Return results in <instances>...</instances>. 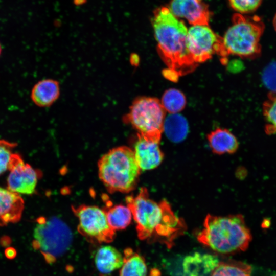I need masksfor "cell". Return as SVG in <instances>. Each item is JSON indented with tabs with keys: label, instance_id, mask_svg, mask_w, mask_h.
<instances>
[{
	"label": "cell",
	"instance_id": "obj_1",
	"mask_svg": "<svg viewBox=\"0 0 276 276\" xmlns=\"http://www.w3.org/2000/svg\"><path fill=\"white\" fill-rule=\"evenodd\" d=\"M126 201L141 240L158 242L170 248L187 229L184 220L175 215L170 204L166 200L157 202L150 199L145 187L136 196H127Z\"/></svg>",
	"mask_w": 276,
	"mask_h": 276
},
{
	"label": "cell",
	"instance_id": "obj_2",
	"mask_svg": "<svg viewBox=\"0 0 276 276\" xmlns=\"http://www.w3.org/2000/svg\"><path fill=\"white\" fill-rule=\"evenodd\" d=\"M151 24L159 56L168 70L178 77L193 72L197 66L188 49V29L168 7L156 9Z\"/></svg>",
	"mask_w": 276,
	"mask_h": 276
},
{
	"label": "cell",
	"instance_id": "obj_3",
	"mask_svg": "<svg viewBox=\"0 0 276 276\" xmlns=\"http://www.w3.org/2000/svg\"><path fill=\"white\" fill-rule=\"evenodd\" d=\"M197 239L216 252L232 254L246 250L252 236L241 214L226 216L208 214Z\"/></svg>",
	"mask_w": 276,
	"mask_h": 276
},
{
	"label": "cell",
	"instance_id": "obj_4",
	"mask_svg": "<svg viewBox=\"0 0 276 276\" xmlns=\"http://www.w3.org/2000/svg\"><path fill=\"white\" fill-rule=\"evenodd\" d=\"M99 177L110 193H129L136 187L141 169L132 149L120 146L110 150L99 159Z\"/></svg>",
	"mask_w": 276,
	"mask_h": 276
},
{
	"label": "cell",
	"instance_id": "obj_5",
	"mask_svg": "<svg viewBox=\"0 0 276 276\" xmlns=\"http://www.w3.org/2000/svg\"><path fill=\"white\" fill-rule=\"evenodd\" d=\"M232 25L222 37L226 56L236 55L242 58L254 59L260 55V38L265 25L258 16L233 15Z\"/></svg>",
	"mask_w": 276,
	"mask_h": 276
},
{
	"label": "cell",
	"instance_id": "obj_6",
	"mask_svg": "<svg viewBox=\"0 0 276 276\" xmlns=\"http://www.w3.org/2000/svg\"><path fill=\"white\" fill-rule=\"evenodd\" d=\"M32 246L48 264L54 263L70 247L73 236L68 226L57 217H40L33 234Z\"/></svg>",
	"mask_w": 276,
	"mask_h": 276
},
{
	"label": "cell",
	"instance_id": "obj_7",
	"mask_svg": "<svg viewBox=\"0 0 276 276\" xmlns=\"http://www.w3.org/2000/svg\"><path fill=\"white\" fill-rule=\"evenodd\" d=\"M165 115L166 110L157 98L141 97L133 101L124 121L146 140L159 143Z\"/></svg>",
	"mask_w": 276,
	"mask_h": 276
},
{
	"label": "cell",
	"instance_id": "obj_8",
	"mask_svg": "<svg viewBox=\"0 0 276 276\" xmlns=\"http://www.w3.org/2000/svg\"><path fill=\"white\" fill-rule=\"evenodd\" d=\"M72 210L78 219V232L88 241L98 243L113 241L115 231L108 224L104 210L85 204L72 206Z\"/></svg>",
	"mask_w": 276,
	"mask_h": 276
},
{
	"label": "cell",
	"instance_id": "obj_9",
	"mask_svg": "<svg viewBox=\"0 0 276 276\" xmlns=\"http://www.w3.org/2000/svg\"><path fill=\"white\" fill-rule=\"evenodd\" d=\"M188 42L189 52L197 64L211 59L215 53L224 62L226 60L222 37L207 25L191 26L188 30Z\"/></svg>",
	"mask_w": 276,
	"mask_h": 276
},
{
	"label": "cell",
	"instance_id": "obj_10",
	"mask_svg": "<svg viewBox=\"0 0 276 276\" xmlns=\"http://www.w3.org/2000/svg\"><path fill=\"white\" fill-rule=\"evenodd\" d=\"M8 189L18 194H32L40 172L26 163L17 153H14L9 169Z\"/></svg>",
	"mask_w": 276,
	"mask_h": 276
},
{
	"label": "cell",
	"instance_id": "obj_11",
	"mask_svg": "<svg viewBox=\"0 0 276 276\" xmlns=\"http://www.w3.org/2000/svg\"><path fill=\"white\" fill-rule=\"evenodd\" d=\"M169 9L177 18H183L190 24L207 25L211 13L203 0H172Z\"/></svg>",
	"mask_w": 276,
	"mask_h": 276
},
{
	"label": "cell",
	"instance_id": "obj_12",
	"mask_svg": "<svg viewBox=\"0 0 276 276\" xmlns=\"http://www.w3.org/2000/svg\"><path fill=\"white\" fill-rule=\"evenodd\" d=\"M159 143L146 140L137 133L133 150L136 162L141 170L156 168L162 162L164 154Z\"/></svg>",
	"mask_w": 276,
	"mask_h": 276
},
{
	"label": "cell",
	"instance_id": "obj_13",
	"mask_svg": "<svg viewBox=\"0 0 276 276\" xmlns=\"http://www.w3.org/2000/svg\"><path fill=\"white\" fill-rule=\"evenodd\" d=\"M24 209L19 194L0 187V227L18 222Z\"/></svg>",
	"mask_w": 276,
	"mask_h": 276
},
{
	"label": "cell",
	"instance_id": "obj_14",
	"mask_svg": "<svg viewBox=\"0 0 276 276\" xmlns=\"http://www.w3.org/2000/svg\"><path fill=\"white\" fill-rule=\"evenodd\" d=\"M219 263L216 257L195 252L185 257L182 263L183 276H206Z\"/></svg>",
	"mask_w": 276,
	"mask_h": 276
},
{
	"label": "cell",
	"instance_id": "obj_15",
	"mask_svg": "<svg viewBox=\"0 0 276 276\" xmlns=\"http://www.w3.org/2000/svg\"><path fill=\"white\" fill-rule=\"evenodd\" d=\"M60 95L59 83L53 79H43L34 85L31 93L33 102L40 107L53 104Z\"/></svg>",
	"mask_w": 276,
	"mask_h": 276
},
{
	"label": "cell",
	"instance_id": "obj_16",
	"mask_svg": "<svg viewBox=\"0 0 276 276\" xmlns=\"http://www.w3.org/2000/svg\"><path fill=\"white\" fill-rule=\"evenodd\" d=\"M123 261V256L110 245H103L99 247L94 257L95 266L103 274L110 273L121 268Z\"/></svg>",
	"mask_w": 276,
	"mask_h": 276
},
{
	"label": "cell",
	"instance_id": "obj_17",
	"mask_svg": "<svg viewBox=\"0 0 276 276\" xmlns=\"http://www.w3.org/2000/svg\"><path fill=\"white\" fill-rule=\"evenodd\" d=\"M207 139L213 152L217 154L234 153L239 147L235 136L226 129L217 128L208 135Z\"/></svg>",
	"mask_w": 276,
	"mask_h": 276
},
{
	"label": "cell",
	"instance_id": "obj_18",
	"mask_svg": "<svg viewBox=\"0 0 276 276\" xmlns=\"http://www.w3.org/2000/svg\"><path fill=\"white\" fill-rule=\"evenodd\" d=\"M123 264L120 276H147V267L144 258L130 248L124 251Z\"/></svg>",
	"mask_w": 276,
	"mask_h": 276
},
{
	"label": "cell",
	"instance_id": "obj_19",
	"mask_svg": "<svg viewBox=\"0 0 276 276\" xmlns=\"http://www.w3.org/2000/svg\"><path fill=\"white\" fill-rule=\"evenodd\" d=\"M164 131L171 141L180 142L188 134V122L185 117L179 114L171 113L165 118Z\"/></svg>",
	"mask_w": 276,
	"mask_h": 276
},
{
	"label": "cell",
	"instance_id": "obj_20",
	"mask_svg": "<svg viewBox=\"0 0 276 276\" xmlns=\"http://www.w3.org/2000/svg\"><path fill=\"white\" fill-rule=\"evenodd\" d=\"M104 211L108 224L115 231L125 228L132 219V213L127 206L118 204Z\"/></svg>",
	"mask_w": 276,
	"mask_h": 276
},
{
	"label": "cell",
	"instance_id": "obj_21",
	"mask_svg": "<svg viewBox=\"0 0 276 276\" xmlns=\"http://www.w3.org/2000/svg\"><path fill=\"white\" fill-rule=\"evenodd\" d=\"M251 266L244 262L235 260L218 264L210 276H251Z\"/></svg>",
	"mask_w": 276,
	"mask_h": 276
},
{
	"label": "cell",
	"instance_id": "obj_22",
	"mask_svg": "<svg viewBox=\"0 0 276 276\" xmlns=\"http://www.w3.org/2000/svg\"><path fill=\"white\" fill-rule=\"evenodd\" d=\"M160 102L166 111L171 114L177 113L185 108L186 99L180 90L170 88L165 91Z\"/></svg>",
	"mask_w": 276,
	"mask_h": 276
},
{
	"label": "cell",
	"instance_id": "obj_23",
	"mask_svg": "<svg viewBox=\"0 0 276 276\" xmlns=\"http://www.w3.org/2000/svg\"><path fill=\"white\" fill-rule=\"evenodd\" d=\"M266 121L265 131L269 134L276 133V92H269L262 106Z\"/></svg>",
	"mask_w": 276,
	"mask_h": 276
},
{
	"label": "cell",
	"instance_id": "obj_24",
	"mask_svg": "<svg viewBox=\"0 0 276 276\" xmlns=\"http://www.w3.org/2000/svg\"><path fill=\"white\" fill-rule=\"evenodd\" d=\"M16 145L15 143L0 140V175L9 170Z\"/></svg>",
	"mask_w": 276,
	"mask_h": 276
},
{
	"label": "cell",
	"instance_id": "obj_25",
	"mask_svg": "<svg viewBox=\"0 0 276 276\" xmlns=\"http://www.w3.org/2000/svg\"><path fill=\"white\" fill-rule=\"evenodd\" d=\"M231 7L238 13L247 14L255 12L262 0H228Z\"/></svg>",
	"mask_w": 276,
	"mask_h": 276
},
{
	"label": "cell",
	"instance_id": "obj_26",
	"mask_svg": "<svg viewBox=\"0 0 276 276\" xmlns=\"http://www.w3.org/2000/svg\"><path fill=\"white\" fill-rule=\"evenodd\" d=\"M262 80L270 92H276V62L269 63L263 70Z\"/></svg>",
	"mask_w": 276,
	"mask_h": 276
},
{
	"label": "cell",
	"instance_id": "obj_27",
	"mask_svg": "<svg viewBox=\"0 0 276 276\" xmlns=\"http://www.w3.org/2000/svg\"><path fill=\"white\" fill-rule=\"evenodd\" d=\"M86 0H74V4L76 5H80L84 4Z\"/></svg>",
	"mask_w": 276,
	"mask_h": 276
},
{
	"label": "cell",
	"instance_id": "obj_28",
	"mask_svg": "<svg viewBox=\"0 0 276 276\" xmlns=\"http://www.w3.org/2000/svg\"><path fill=\"white\" fill-rule=\"evenodd\" d=\"M272 24H273V28L275 31H276V13L273 17Z\"/></svg>",
	"mask_w": 276,
	"mask_h": 276
},
{
	"label": "cell",
	"instance_id": "obj_29",
	"mask_svg": "<svg viewBox=\"0 0 276 276\" xmlns=\"http://www.w3.org/2000/svg\"><path fill=\"white\" fill-rule=\"evenodd\" d=\"M1 53H2V46H1V45L0 44V56L1 55Z\"/></svg>",
	"mask_w": 276,
	"mask_h": 276
},
{
	"label": "cell",
	"instance_id": "obj_30",
	"mask_svg": "<svg viewBox=\"0 0 276 276\" xmlns=\"http://www.w3.org/2000/svg\"><path fill=\"white\" fill-rule=\"evenodd\" d=\"M276 276V275H275Z\"/></svg>",
	"mask_w": 276,
	"mask_h": 276
}]
</instances>
